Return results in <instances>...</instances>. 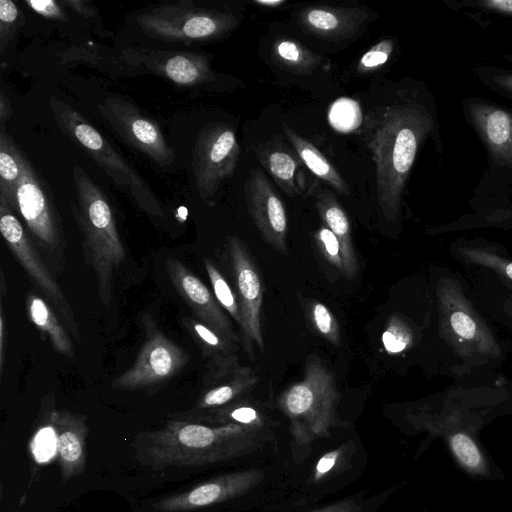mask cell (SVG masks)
<instances>
[{
  "mask_svg": "<svg viewBox=\"0 0 512 512\" xmlns=\"http://www.w3.org/2000/svg\"><path fill=\"white\" fill-rule=\"evenodd\" d=\"M26 310L29 320L47 336L56 352L68 358L75 357L74 345L64 325L46 300L31 292L26 297Z\"/></svg>",
  "mask_w": 512,
  "mask_h": 512,
  "instance_id": "obj_23",
  "label": "cell"
},
{
  "mask_svg": "<svg viewBox=\"0 0 512 512\" xmlns=\"http://www.w3.org/2000/svg\"><path fill=\"white\" fill-rule=\"evenodd\" d=\"M61 3L84 17L88 18L95 15V11L89 6L88 2L81 0H64Z\"/></svg>",
  "mask_w": 512,
  "mask_h": 512,
  "instance_id": "obj_42",
  "label": "cell"
},
{
  "mask_svg": "<svg viewBox=\"0 0 512 512\" xmlns=\"http://www.w3.org/2000/svg\"><path fill=\"white\" fill-rule=\"evenodd\" d=\"M436 128L434 103L418 91L365 114L363 136L375 163L377 202L386 220L398 217L417 153Z\"/></svg>",
  "mask_w": 512,
  "mask_h": 512,
  "instance_id": "obj_1",
  "label": "cell"
},
{
  "mask_svg": "<svg viewBox=\"0 0 512 512\" xmlns=\"http://www.w3.org/2000/svg\"><path fill=\"white\" fill-rule=\"evenodd\" d=\"M254 2L258 5L268 6V7H277L284 3V1H282V0H255Z\"/></svg>",
  "mask_w": 512,
  "mask_h": 512,
  "instance_id": "obj_45",
  "label": "cell"
},
{
  "mask_svg": "<svg viewBox=\"0 0 512 512\" xmlns=\"http://www.w3.org/2000/svg\"><path fill=\"white\" fill-rule=\"evenodd\" d=\"M283 130L289 144L297 152L303 164L316 177L330 185L337 193L349 194V187L341 174L311 142L301 137L285 123Z\"/></svg>",
  "mask_w": 512,
  "mask_h": 512,
  "instance_id": "obj_25",
  "label": "cell"
},
{
  "mask_svg": "<svg viewBox=\"0 0 512 512\" xmlns=\"http://www.w3.org/2000/svg\"><path fill=\"white\" fill-rule=\"evenodd\" d=\"M337 399L334 373L317 355H309L303 379L280 395L279 405L297 423L320 428L330 421Z\"/></svg>",
  "mask_w": 512,
  "mask_h": 512,
  "instance_id": "obj_11",
  "label": "cell"
},
{
  "mask_svg": "<svg viewBox=\"0 0 512 512\" xmlns=\"http://www.w3.org/2000/svg\"><path fill=\"white\" fill-rule=\"evenodd\" d=\"M136 22L152 38L183 43L217 39L237 25L233 14L201 9L190 1L159 5L138 14Z\"/></svg>",
  "mask_w": 512,
  "mask_h": 512,
  "instance_id": "obj_7",
  "label": "cell"
},
{
  "mask_svg": "<svg viewBox=\"0 0 512 512\" xmlns=\"http://www.w3.org/2000/svg\"><path fill=\"white\" fill-rule=\"evenodd\" d=\"M50 107L61 131L85 151L119 187L127 191L145 213L151 217H164L162 206L147 183L95 127L74 108L57 98L50 99Z\"/></svg>",
  "mask_w": 512,
  "mask_h": 512,
  "instance_id": "obj_5",
  "label": "cell"
},
{
  "mask_svg": "<svg viewBox=\"0 0 512 512\" xmlns=\"http://www.w3.org/2000/svg\"><path fill=\"white\" fill-rule=\"evenodd\" d=\"M259 379L249 366H238L229 375L217 381L196 402L192 412L206 411L225 405L252 389Z\"/></svg>",
  "mask_w": 512,
  "mask_h": 512,
  "instance_id": "obj_24",
  "label": "cell"
},
{
  "mask_svg": "<svg viewBox=\"0 0 512 512\" xmlns=\"http://www.w3.org/2000/svg\"><path fill=\"white\" fill-rule=\"evenodd\" d=\"M73 179L77 203H72L71 212L83 235L85 262L95 273L101 302L108 307L114 270L124 261L125 249L104 193L78 165L73 168Z\"/></svg>",
  "mask_w": 512,
  "mask_h": 512,
  "instance_id": "obj_2",
  "label": "cell"
},
{
  "mask_svg": "<svg viewBox=\"0 0 512 512\" xmlns=\"http://www.w3.org/2000/svg\"><path fill=\"white\" fill-rule=\"evenodd\" d=\"M475 73L487 87L512 100V69L478 67Z\"/></svg>",
  "mask_w": 512,
  "mask_h": 512,
  "instance_id": "obj_34",
  "label": "cell"
},
{
  "mask_svg": "<svg viewBox=\"0 0 512 512\" xmlns=\"http://www.w3.org/2000/svg\"><path fill=\"white\" fill-rule=\"evenodd\" d=\"M310 319L317 332L336 347L341 345L338 322L323 303L313 301L309 306Z\"/></svg>",
  "mask_w": 512,
  "mask_h": 512,
  "instance_id": "obj_31",
  "label": "cell"
},
{
  "mask_svg": "<svg viewBox=\"0 0 512 512\" xmlns=\"http://www.w3.org/2000/svg\"><path fill=\"white\" fill-rule=\"evenodd\" d=\"M50 419L56 432V450L61 478L67 482L86 466L87 417L69 410H53Z\"/></svg>",
  "mask_w": 512,
  "mask_h": 512,
  "instance_id": "obj_17",
  "label": "cell"
},
{
  "mask_svg": "<svg viewBox=\"0 0 512 512\" xmlns=\"http://www.w3.org/2000/svg\"><path fill=\"white\" fill-rule=\"evenodd\" d=\"M0 231L12 254L50 301L75 340L80 342V332L71 305L22 223L3 198H0Z\"/></svg>",
  "mask_w": 512,
  "mask_h": 512,
  "instance_id": "obj_10",
  "label": "cell"
},
{
  "mask_svg": "<svg viewBox=\"0 0 512 512\" xmlns=\"http://www.w3.org/2000/svg\"><path fill=\"white\" fill-rule=\"evenodd\" d=\"M254 150L262 167L288 197L302 196L307 191L304 164L280 135L260 142Z\"/></svg>",
  "mask_w": 512,
  "mask_h": 512,
  "instance_id": "obj_19",
  "label": "cell"
},
{
  "mask_svg": "<svg viewBox=\"0 0 512 512\" xmlns=\"http://www.w3.org/2000/svg\"><path fill=\"white\" fill-rule=\"evenodd\" d=\"M228 417L244 424L252 423L257 419V413L250 407H239L231 410Z\"/></svg>",
  "mask_w": 512,
  "mask_h": 512,
  "instance_id": "obj_40",
  "label": "cell"
},
{
  "mask_svg": "<svg viewBox=\"0 0 512 512\" xmlns=\"http://www.w3.org/2000/svg\"><path fill=\"white\" fill-rule=\"evenodd\" d=\"M20 12L11 0H0V53H3L14 35L19 22Z\"/></svg>",
  "mask_w": 512,
  "mask_h": 512,
  "instance_id": "obj_36",
  "label": "cell"
},
{
  "mask_svg": "<svg viewBox=\"0 0 512 512\" xmlns=\"http://www.w3.org/2000/svg\"><path fill=\"white\" fill-rule=\"evenodd\" d=\"M164 264L173 287L195 318L215 332L240 343L230 319L207 286L179 260L169 257Z\"/></svg>",
  "mask_w": 512,
  "mask_h": 512,
  "instance_id": "obj_15",
  "label": "cell"
},
{
  "mask_svg": "<svg viewBox=\"0 0 512 512\" xmlns=\"http://www.w3.org/2000/svg\"><path fill=\"white\" fill-rule=\"evenodd\" d=\"M456 252L464 262L489 269L512 281V259L500 255L495 249L485 245L465 243L458 245Z\"/></svg>",
  "mask_w": 512,
  "mask_h": 512,
  "instance_id": "obj_28",
  "label": "cell"
},
{
  "mask_svg": "<svg viewBox=\"0 0 512 512\" xmlns=\"http://www.w3.org/2000/svg\"><path fill=\"white\" fill-rule=\"evenodd\" d=\"M463 109L491 159L512 168V111L476 97L467 99Z\"/></svg>",
  "mask_w": 512,
  "mask_h": 512,
  "instance_id": "obj_16",
  "label": "cell"
},
{
  "mask_svg": "<svg viewBox=\"0 0 512 512\" xmlns=\"http://www.w3.org/2000/svg\"><path fill=\"white\" fill-rule=\"evenodd\" d=\"M328 117L331 126L341 132L357 128L362 120L359 105L347 98L334 102L329 109Z\"/></svg>",
  "mask_w": 512,
  "mask_h": 512,
  "instance_id": "obj_30",
  "label": "cell"
},
{
  "mask_svg": "<svg viewBox=\"0 0 512 512\" xmlns=\"http://www.w3.org/2000/svg\"><path fill=\"white\" fill-rule=\"evenodd\" d=\"M315 198V207L328 229L337 237L342 251L346 269L345 278L353 280L359 273V262L353 246L351 228L348 217L335 198L328 190L315 187L309 190Z\"/></svg>",
  "mask_w": 512,
  "mask_h": 512,
  "instance_id": "obj_21",
  "label": "cell"
},
{
  "mask_svg": "<svg viewBox=\"0 0 512 512\" xmlns=\"http://www.w3.org/2000/svg\"><path fill=\"white\" fill-rule=\"evenodd\" d=\"M436 303L440 336L456 356L468 362L502 357L497 338L467 298L458 279L438 280Z\"/></svg>",
  "mask_w": 512,
  "mask_h": 512,
  "instance_id": "obj_4",
  "label": "cell"
},
{
  "mask_svg": "<svg viewBox=\"0 0 512 512\" xmlns=\"http://www.w3.org/2000/svg\"><path fill=\"white\" fill-rule=\"evenodd\" d=\"M12 114L11 104L9 99L3 92H0V120L1 125L7 121Z\"/></svg>",
  "mask_w": 512,
  "mask_h": 512,
  "instance_id": "obj_43",
  "label": "cell"
},
{
  "mask_svg": "<svg viewBox=\"0 0 512 512\" xmlns=\"http://www.w3.org/2000/svg\"><path fill=\"white\" fill-rule=\"evenodd\" d=\"M314 238L324 259L345 277L346 269L337 237L323 225L315 232Z\"/></svg>",
  "mask_w": 512,
  "mask_h": 512,
  "instance_id": "obj_32",
  "label": "cell"
},
{
  "mask_svg": "<svg viewBox=\"0 0 512 512\" xmlns=\"http://www.w3.org/2000/svg\"><path fill=\"white\" fill-rule=\"evenodd\" d=\"M226 249L242 317L241 344L250 360L254 361L255 345L264 352L261 329L263 284L259 269L244 241L237 236H230L226 241Z\"/></svg>",
  "mask_w": 512,
  "mask_h": 512,
  "instance_id": "obj_12",
  "label": "cell"
},
{
  "mask_svg": "<svg viewBox=\"0 0 512 512\" xmlns=\"http://www.w3.org/2000/svg\"><path fill=\"white\" fill-rule=\"evenodd\" d=\"M505 311L512 317V300L506 301L505 305Z\"/></svg>",
  "mask_w": 512,
  "mask_h": 512,
  "instance_id": "obj_46",
  "label": "cell"
},
{
  "mask_svg": "<svg viewBox=\"0 0 512 512\" xmlns=\"http://www.w3.org/2000/svg\"><path fill=\"white\" fill-rule=\"evenodd\" d=\"M452 448L459 460L468 467H476L481 457L474 442L464 434H456L451 439Z\"/></svg>",
  "mask_w": 512,
  "mask_h": 512,
  "instance_id": "obj_37",
  "label": "cell"
},
{
  "mask_svg": "<svg viewBox=\"0 0 512 512\" xmlns=\"http://www.w3.org/2000/svg\"><path fill=\"white\" fill-rule=\"evenodd\" d=\"M368 14L357 7L308 6L298 15L300 27L308 34L328 41L352 38Z\"/></svg>",
  "mask_w": 512,
  "mask_h": 512,
  "instance_id": "obj_20",
  "label": "cell"
},
{
  "mask_svg": "<svg viewBox=\"0 0 512 512\" xmlns=\"http://www.w3.org/2000/svg\"><path fill=\"white\" fill-rule=\"evenodd\" d=\"M468 8L494 13L512 18V0H469L461 3Z\"/></svg>",
  "mask_w": 512,
  "mask_h": 512,
  "instance_id": "obj_38",
  "label": "cell"
},
{
  "mask_svg": "<svg viewBox=\"0 0 512 512\" xmlns=\"http://www.w3.org/2000/svg\"><path fill=\"white\" fill-rule=\"evenodd\" d=\"M335 455V453H330L327 454L325 457L321 458L317 465V471L323 474L330 470L334 465Z\"/></svg>",
  "mask_w": 512,
  "mask_h": 512,
  "instance_id": "obj_44",
  "label": "cell"
},
{
  "mask_svg": "<svg viewBox=\"0 0 512 512\" xmlns=\"http://www.w3.org/2000/svg\"><path fill=\"white\" fill-rule=\"evenodd\" d=\"M273 61L298 75L311 74L321 65V57L294 39H276L271 48Z\"/></svg>",
  "mask_w": 512,
  "mask_h": 512,
  "instance_id": "obj_26",
  "label": "cell"
},
{
  "mask_svg": "<svg viewBox=\"0 0 512 512\" xmlns=\"http://www.w3.org/2000/svg\"><path fill=\"white\" fill-rule=\"evenodd\" d=\"M393 49L392 39H384L376 43L360 58L356 67L357 72L364 74L378 69L388 61Z\"/></svg>",
  "mask_w": 512,
  "mask_h": 512,
  "instance_id": "obj_35",
  "label": "cell"
},
{
  "mask_svg": "<svg viewBox=\"0 0 512 512\" xmlns=\"http://www.w3.org/2000/svg\"><path fill=\"white\" fill-rule=\"evenodd\" d=\"M203 263L216 300L241 327L242 317L236 294L210 258H204Z\"/></svg>",
  "mask_w": 512,
  "mask_h": 512,
  "instance_id": "obj_29",
  "label": "cell"
},
{
  "mask_svg": "<svg viewBox=\"0 0 512 512\" xmlns=\"http://www.w3.org/2000/svg\"><path fill=\"white\" fill-rule=\"evenodd\" d=\"M98 108L126 143L155 163L168 166L175 161L176 154L165 141L159 126L144 116L134 104L122 98L109 97Z\"/></svg>",
  "mask_w": 512,
  "mask_h": 512,
  "instance_id": "obj_13",
  "label": "cell"
},
{
  "mask_svg": "<svg viewBox=\"0 0 512 512\" xmlns=\"http://www.w3.org/2000/svg\"><path fill=\"white\" fill-rule=\"evenodd\" d=\"M237 428L210 427L175 418L137 438V458L154 470L209 464L224 458Z\"/></svg>",
  "mask_w": 512,
  "mask_h": 512,
  "instance_id": "obj_3",
  "label": "cell"
},
{
  "mask_svg": "<svg viewBox=\"0 0 512 512\" xmlns=\"http://www.w3.org/2000/svg\"><path fill=\"white\" fill-rule=\"evenodd\" d=\"M145 341L133 365L112 381L124 391L154 393L166 386L190 361V355L168 338L149 315L143 317Z\"/></svg>",
  "mask_w": 512,
  "mask_h": 512,
  "instance_id": "obj_8",
  "label": "cell"
},
{
  "mask_svg": "<svg viewBox=\"0 0 512 512\" xmlns=\"http://www.w3.org/2000/svg\"><path fill=\"white\" fill-rule=\"evenodd\" d=\"M181 325L206 359L207 372L203 384L213 385L240 366L239 343L215 332L195 317L183 316Z\"/></svg>",
  "mask_w": 512,
  "mask_h": 512,
  "instance_id": "obj_18",
  "label": "cell"
},
{
  "mask_svg": "<svg viewBox=\"0 0 512 512\" xmlns=\"http://www.w3.org/2000/svg\"><path fill=\"white\" fill-rule=\"evenodd\" d=\"M15 152L20 165V177L13 212H17L25 222L36 248L49 257L56 270L61 272L65 262L66 241L57 207L48 185L27 157L17 146Z\"/></svg>",
  "mask_w": 512,
  "mask_h": 512,
  "instance_id": "obj_6",
  "label": "cell"
},
{
  "mask_svg": "<svg viewBox=\"0 0 512 512\" xmlns=\"http://www.w3.org/2000/svg\"><path fill=\"white\" fill-rule=\"evenodd\" d=\"M244 195L249 216L262 239L278 253L288 255L285 207L260 168L249 171L244 183Z\"/></svg>",
  "mask_w": 512,
  "mask_h": 512,
  "instance_id": "obj_14",
  "label": "cell"
},
{
  "mask_svg": "<svg viewBox=\"0 0 512 512\" xmlns=\"http://www.w3.org/2000/svg\"><path fill=\"white\" fill-rule=\"evenodd\" d=\"M16 144L1 125L0 132V198H3L13 210L17 182L20 177V165L15 152Z\"/></svg>",
  "mask_w": 512,
  "mask_h": 512,
  "instance_id": "obj_27",
  "label": "cell"
},
{
  "mask_svg": "<svg viewBox=\"0 0 512 512\" xmlns=\"http://www.w3.org/2000/svg\"><path fill=\"white\" fill-rule=\"evenodd\" d=\"M27 5L37 14L53 20L67 21L66 12L53 0H27Z\"/></svg>",
  "mask_w": 512,
  "mask_h": 512,
  "instance_id": "obj_39",
  "label": "cell"
},
{
  "mask_svg": "<svg viewBox=\"0 0 512 512\" xmlns=\"http://www.w3.org/2000/svg\"><path fill=\"white\" fill-rule=\"evenodd\" d=\"M412 335L409 327L399 316H393L383 332L382 343L389 353H399L411 343Z\"/></svg>",
  "mask_w": 512,
  "mask_h": 512,
  "instance_id": "obj_33",
  "label": "cell"
},
{
  "mask_svg": "<svg viewBox=\"0 0 512 512\" xmlns=\"http://www.w3.org/2000/svg\"><path fill=\"white\" fill-rule=\"evenodd\" d=\"M3 298L4 296L0 295V377H2L3 374L5 357V315L3 308Z\"/></svg>",
  "mask_w": 512,
  "mask_h": 512,
  "instance_id": "obj_41",
  "label": "cell"
},
{
  "mask_svg": "<svg viewBox=\"0 0 512 512\" xmlns=\"http://www.w3.org/2000/svg\"><path fill=\"white\" fill-rule=\"evenodd\" d=\"M153 70L185 86L213 78L208 58L192 52H160L153 61Z\"/></svg>",
  "mask_w": 512,
  "mask_h": 512,
  "instance_id": "obj_22",
  "label": "cell"
},
{
  "mask_svg": "<svg viewBox=\"0 0 512 512\" xmlns=\"http://www.w3.org/2000/svg\"><path fill=\"white\" fill-rule=\"evenodd\" d=\"M239 154L231 125L213 122L199 131L192 151V170L198 193L207 205H214L220 185L233 175Z\"/></svg>",
  "mask_w": 512,
  "mask_h": 512,
  "instance_id": "obj_9",
  "label": "cell"
}]
</instances>
